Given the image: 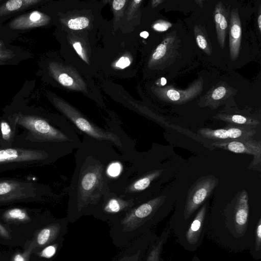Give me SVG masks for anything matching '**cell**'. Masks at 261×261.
I'll use <instances>...</instances> for the list:
<instances>
[{"instance_id": "obj_42", "label": "cell", "mask_w": 261, "mask_h": 261, "mask_svg": "<svg viewBox=\"0 0 261 261\" xmlns=\"http://www.w3.org/2000/svg\"><path fill=\"white\" fill-rule=\"evenodd\" d=\"M191 261H201L198 256H194Z\"/></svg>"}, {"instance_id": "obj_19", "label": "cell", "mask_w": 261, "mask_h": 261, "mask_svg": "<svg viewBox=\"0 0 261 261\" xmlns=\"http://www.w3.org/2000/svg\"><path fill=\"white\" fill-rule=\"evenodd\" d=\"M214 18L217 37L222 49L225 44V38L228 25L229 11L221 2H219L215 8Z\"/></svg>"}, {"instance_id": "obj_38", "label": "cell", "mask_w": 261, "mask_h": 261, "mask_svg": "<svg viewBox=\"0 0 261 261\" xmlns=\"http://www.w3.org/2000/svg\"><path fill=\"white\" fill-rule=\"evenodd\" d=\"M146 250L145 252H144L143 253H142L140 255H139L134 261H142L143 258L144 257V255Z\"/></svg>"}, {"instance_id": "obj_40", "label": "cell", "mask_w": 261, "mask_h": 261, "mask_svg": "<svg viewBox=\"0 0 261 261\" xmlns=\"http://www.w3.org/2000/svg\"><path fill=\"white\" fill-rule=\"evenodd\" d=\"M0 49H6L5 45L1 40H0Z\"/></svg>"}, {"instance_id": "obj_33", "label": "cell", "mask_w": 261, "mask_h": 261, "mask_svg": "<svg viewBox=\"0 0 261 261\" xmlns=\"http://www.w3.org/2000/svg\"><path fill=\"white\" fill-rule=\"evenodd\" d=\"M130 64V61L127 57H121L116 63L115 66L124 69L128 66Z\"/></svg>"}, {"instance_id": "obj_8", "label": "cell", "mask_w": 261, "mask_h": 261, "mask_svg": "<svg viewBox=\"0 0 261 261\" xmlns=\"http://www.w3.org/2000/svg\"><path fill=\"white\" fill-rule=\"evenodd\" d=\"M208 214V207L205 203L185 227L174 233L177 242L186 250L195 251L202 245L206 234Z\"/></svg>"}, {"instance_id": "obj_36", "label": "cell", "mask_w": 261, "mask_h": 261, "mask_svg": "<svg viewBox=\"0 0 261 261\" xmlns=\"http://www.w3.org/2000/svg\"><path fill=\"white\" fill-rule=\"evenodd\" d=\"M163 2L162 0H153L151 1V6L152 8L156 7L157 6L160 5L161 3Z\"/></svg>"}, {"instance_id": "obj_35", "label": "cell", "mask_w": 261, "mask_h": 261, "mask_svg": "<svg viewBox=\"0 0 261 261\" xmlns=\"http://www.w3.org/2000/svg\"><path fill=\"white\" fill-rule=\"evenodd\" d=\"M0 237L7 239H11V237L9 231L0 223Z\"/></svg>"}, {"instance_id": "obj_1", "label": "cell", "mask_w": 261, "mask_h": 261, "mask_svg": "<svg viewBox=\"0 0 261 261\" xmlns=\"http://www.w3.org/2000/svg\"><path fill=\"white\" fill-rule=\"evenodd\" d=\"M117 162L126 163L114 147L83 135L75 154V167L68 187L66 217L69 223L92 216L99 202L110 192L109 170Z\"/></svg>"}, {"instance_id": "obj_2", "label": "cell", "mask_w": 261, "mask_h": 261, "mask_svg": "<svg viewBox=\"0 0 261 261\" xmlns=\"http://www.w3.org/2000/svg\"><path fill=\"white\" fill-rule=\"evenodd\" d=\"M166 198L160 195L138 202L109 225L113 244L122 249L152 230L165 216L162 208Z\"/></svg>"}, {"instance_id": "obj_41", "label": "cell", "mask_w": 261, "mask_h": 261, "mask_svg": "<svg viewBox=\"0 0 261 261\" xmlns=\"http://www.w3.org/2000/svg\"><path fill=\"white\" fill-rule=\"evenodd\" d=\"M166 84V80L164 77H162L161 80V84L162 86H164Z\"/></svg>"}, {"instance_id": "obj_30", "label": "cell", "mask_w": 261, "mask_h": 261, "mask_svg": "<svg viewBox=\"0 0 261 261\" xmlns=\"http://www.w3.org/2000/svg\"><path fill=\"white\" fill-rule=\"evenodd\" d=\"M226 93V89L223 86H220L216 88L212 92L211 98L218 100L224 97Z\"/></svg>"}, {"instance_id": "obj_37", "label": "cell", "mask_w": 261, "mask_h": 261, "mask_svg": "<svg viewBox=\"0 0 261 261\" xmlns=\"http://www.w3.org/2000/svg\"><path fill=\"white\" fill-rule=\"evenodd\" d=\"M140 36L143 38H147L149 36V33L146 31L142 32L140 33Z\"/></svg>"}, {"instance_id": "obj_20", "label": "cell", "mask_w": 261, "mask_h": 261, "mask_svg": "<svg viewBox=\"0 0 261 261\" xmlns=\"http://www.w3.org/2000/svg\"><path fill=\"white\" fill-rule=\"evenodd\" d=\"M18 127L12 118L0 119V147L12 146L18 136Z\"/></svg>"}, {"instance_id": "obj_23", "label": "cell", "mask_w": 261, "mask_h": 261, "mask_svg": "<svg viewBox=\"0 0 261 261\" xmlns=\"http://www.w3.org/2000/svg\"><path fill=\"white\" fill-rule=\"evenodd\" d=\"M2 218L8 222H24L31 220L27 211L18 207L5 210L2 214Z\"/></svg>"}, {"instance_id": "obj_24", "label": "cell", "mask_w": 261, "mask_h": 261, "mask_svg": "<svg viewBox=\"0 0 261 261\" xmlns=\"http://www.w3.org/2000/svg\"><path fill=\"white\" fill-rule=\"evenodd\" d=\"M249 252L255 260L261 259V218L258 220L255 226L253 242Z\"/></svg>"}, {"instance_id": "obj_6", "label": "cell", "mask_w": 261, "mask_h": 261, "mask_svg": "<svg viewBox=\"0 0 261 261\" xmlns=\"http://www.w3.org/2000/svg\"><path fill=\"white\" fill-rule=\"evenodd\" d=\"M55 194L50 187L37 182L0 178V205L18 202L41 201Z\"/></svg>"}, {"instance_id": "obj_17", "label": "cell", "mask_w": 261, "mask_h": 261, "mask_svg": "<svg viewBox=\"0 0 261 261\" xmlns=\"http://www.w3.org/2000/svg\"><path fill=\"white\" fill-rule=\"evenodd\" d=\"M175 37L167 36L153 52L149 60V65L166 62L175 54Z\"/></svg>"}, {"instance_id": "obj_43", "label": "cell", "mask_w": 261, "mask_h": 261, "mask_svg": "<svg viewBox=\"0 0 261 261\" xmlns=\"http://www.w3.org/2000/svg\"><path fill=\"white\" fill-rule=\"evenodd\" d=\"M1 1H1V0H0V2H1Z\"/></svg>"}, {"instance_id": "obj_10", "label": "cell", "mask_w": 261, "mask_h": 261, "mask_svg": "<svg viewBox=\"0 0 261 261\" xmlns=\"http://www.w3.org/2000/svg\"><path fill=\"white\" fill-rule=\"evenodd\" d=\"M198 133L205 138L218 141L252 139L255 130L249 127L229 125L223 128H202L198 130Z\"/></svg>"}, {"instance_id": "obj_9", "label": "cell", "mask_w": 261, "mask_h": 261, "mask_svg": "<svg viewBox=\"0 0 261 261\" xmlns=\"http://www.w3.org/2000/svg\"><path fill=\"white\" fill-rule=\"evenodd\" d=\"M137 203L134 199H126L110 192L99 202L92 216L110 225Z\"/></svg>"}, {"instance_id": "obj_34", "label": "cell", "mask_w": 261, "mask_h": 261, "mask_svg": "<svg viewBox=\"0 0 261 261\" xmlns=\"http://www.w3.org/2000/svg\"><path fill=\"white\" fill-rule=\"evenodd\" d=\"M126 1L125 0H115L113 1L112 7L113 10L116 11H120L124 6Z\"/></svg>"}, {"instance_id": "obj_7", "label": "cell", "mask_w": 261, "mask_h": 261, "mask_svg": "<svg viewBox=\"0 0 261 261\" xmlns=\"http://www.w3.org/2000/svg\"><path fill=\"white\" fill-rule=\"evenodd\" d=\"M218 179L214 175L199 178L190 188L180 213L169 224L173 233L185 227L217 186Z\"/></svg>"}, {"instance_id": "obj_25", "label": "cell", "mask_w": 261, "mask_h": 261, "mask_svg": "<svg viewBox=\"0 0 261 261\" xmlns=\"http://www.w3.org/2000/svg\"><path fill=\"white\" fill-rule=\"evenodd\" d=\"M64 237L61 238L54 242L43 247L39 253L40 257L46 259L54 258L63 245Z\"/></svg>"}, {"instance_id": "obj_5", "label": "cell", "mask_w": 261, "mask_h": 261, "mask_svg": "<svg viewBox=\"0 0 261 261\" xmlns=\"http://www.w3.org/2000/svg\"><path fill=\"white\" fill-rule=\"evenodd\" d=\"M55 107L66 118L77 133L106 142L118 149L127 161L136 152L135 142L116 122H108L107 126H98L79 110L65 101L58 97L52 98Z\"/></svg>"}, {"instance_id": "obj_27", "label": "cell", "mask_w": 261, "mask_h": 261, "mask_svg": "<svg viewBox=\"0 0 261 261\" xmlns=\"http://www.w3.org/2000/svg\"><path fill=\"white\" fill-rule=\"evenodd\" d=\"M89 24V19L86 17H79L70 19L67 23L68 28L73 30H79L87 28Z\"/></svg>"}, {"instance_id": "obj_31", "label": "cell", "mask_w": 261, "mask_h": 261, "mask_svg": "<svg viewBox=\"0 0 261 261\" xmlns=\"http://www.w3.org/2000/svg\"><path fill=\"white\" fill-rule=\"evenodd\" d=\"M15 56L14 53L9 49H0V64L4 63Z\"/></svg>"}, {"instance_id": "obj_29", "label": "cell", "mask_w": 261, "mask_h": 261, "mask_svg": "<svg viewBox=\"0 0 261 261\" xmlns=\"http://www.w3.org/2000/svg\"><path fill=\"white\" fill-rule=\"evenodd\" d=\"M172 26V24L165 20H160L156 21L152 25L154 30L158 32H164Z\"/></svg>"}, {"instance_id": "obj_11", "label": "cell", "mask_w": 261, "mask_h": 261, "mask_svg": "<svg viewBox=\"0 0 261 261\" xmlns=\"http://www.w3.org/2000/svg\"><path fill=\"white\" fill-rule=\"evenodd\" d=\"M48 70L52 77L63 86L72 90H86L85 83L70 67L51 62L48 65Z\"/></svg>"}, {"instance_id": "obj_22", "label": "cell", "mask_w": 261, "mask_h": 261, "mask_svg": "<svg viewBox=\"0 0 261 261\" xmlns=\"http://www.w3.org/2000/svg\"><path fill=\"white\" fill-rule=\"evenodd\" d=\"M214 118L223 120L229 125L254 128L259 122L256 119L240 115L219 114Z\"/></svg>"}, {"instance_id": "obj_15", "label": "cell", "mask_w": 261, "mask_h": 261, "mask_svg": "<svg viewBox=\"0 0 261 261\" xmlns=\"http://www.w3.org/2000/svg\"><path fill=\"white\" fill-rule=\"evenodd\" d=\"M49 21L48 15L38 11H33L14 18L9 25L12 30H28L45 25Z\"/></svg>"}, {"instance_id": "obj_13", "label": "cell", "mask_w": 261, "mask_h": 261, "mask_svg": "<svg viewBox=\"0 0 261 261\" xmlns=\"http://www.w3.org/2000/svg\"><path fill=\"white\" fill-rule=\"evenodd\" d=\"M202 82L200 80L186 90H177L171 87L155 88L156 95L163 100L176 104H182L192 99L202 91Z\"/></svg>"}, {"instance_id": "obj_16", "label": "cell", "mask_w": 261, "mask_h": 261, "mask_svg": "<svg viewBox=\"0 0 261 261\" xmlns=\"http://www.w3.org/2000/svg\"><path fill=\"white\" fill-rule=\"evenodd\" d=\"M242 36L241 23L237 9H233L230 14L229 29V51L232 60L238 57Z\"/></svg>"}, {"instance_id": "obj_26", "label": "cell", "mask_w": 261, "mask_h": 261, "mask_svg": "<svg viewBox=\"0 0 261 261\" xmlns=\"http://www.w3.org/2000/svg\"><path fill=\"white\" fill-rule=\"evenodd\" d=\"M194 34L196 41L199 47L206 54L210 55L212 53V47L206 35L198 25L195 27Z\"/></svg>"}, {"instance_id": "obj_39", "label": "cell", "mask_w": 261, "mask_h": 261, "mask_svg": "<svg viewBox=\"0 0 261 261\" xmlns=\"http://www.w3.org/2000/svg\"><path fill=\"white\" fill-rule=\"evenodd\" d=\"M257 23H258V28H259V32H260V30H261V15L260 13L258 17Z\"/></svg>"}, {"instance_id": "obj_4", "label": "cell", "mask_w": 261, "mask_h": 261, "mask_svg": "<svg viewBox=\"0 0 261 261\" xmlns=\"http://www.w3.org/2000/svg\"><path fill=\"white\" fill-rule=\"evenodd\" d=\"M71 153L62 147L32 142L18 135L12 146L0 147V173L49 165Z\"/></svg>"}, {"instance_id": "obj_12", "label": "cell", "mask_w": 261, "mask_h": 261, "mask_svg": "<svg viewBox=\"0 0 261 261\" xmlns=\"http://www.w3.org/2000/svg\"><path fill=\"white\" fill-rule=\"evenodd\" d=\"M260 141L252 139L242 140L218 141L212 143L216 148L230 151L236 153H244L253 155L254 164L260 162Z\"/></svg>"}, {"instance_id": "obj_28", "label": "cell", "mask_w": 261, "mask_h": 261, "mask_svg": "<svg viewBox=\"0 0 261 261\" xmlns=\"http://www.w3.org/2000/svg\"><path fill=\"white\" fill-rule=\"evenodd\" d=\"M35 240L22 253H17L14 255L11 261H29L32 251L36 247Z\"/></svg>"}, {"instance_id": "obj_32", "label": "cell", "mask_w": 261, "mask_h": 261, "mask_svg": "<svg viewBox=\"0 0 261 261\" xmlns=\"http://www.w3.org/2000/svg\"><path fill=\"white\" fill-rule=\"evenodd\" d=\"M72 45L79 56L82 58V59L88 63L87 58L86 57L84 51L83 50V47L81 43L79 41H76L74 42Z\"/></svg>"}, {"instance_id": "obj_18", "label": "cell", "mask_w": 261, "mask_h": 261, "mask_svg": "<svg viewBox=\"0 0 261 261\" xmlns=\"http://www.w3.org/2000/svg\"><path fill=\"white\" fill-rule=\"evenodd\" d=\"M171 230L168 225L165 226L159 236L150 243L142 261H164L162 257L163 248L167 242Z\"/></svg>"}, {"instance_id": "obj_21", "label": "cell", "mask_w": 261, "mask_h": 261, "mask_svg": "<svg viewBox=\"0 0 261 261\" xmlns=\"http://www.w3.org/2000/svg\"><path fill=\"white\" fill-rule=\"evenodd\" d=\"M40 0H10L0 5V17L27 9Z\"/></svg>"}, {"instance_id": "obj_3", "label": "cell", "mask_w": 261, "mask_h": 261, "mask_svg": "<svg viewBox=\"0 0 261 261\" xmlns=\"http://www.w3.org/2000/svg\"><path fill=\"white\" fill-rule=\"evenodd\" d=\"M26 140L47 143L71 152L80 146L81 140L71 123L62 117H44L18 112L11 116Z\"/></svg>"}, {"instance_id": "obj_14", "label": "cell", "mask_w": 261, "mask_h": 261, "mask_svg": "<svg viewBox=\"0 0 261 261\" xmlns=\"http://www.w3.org/2000/svg\"><path fill=\"white\" fill-rule=\"evenodd\" d=\"M157 236L156 233L151 230L139 237L122 248L112 261H134L147 249Z\"/></svg>"}]
</instances>
